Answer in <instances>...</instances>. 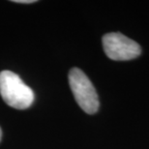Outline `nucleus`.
Wrapping results in <instances>:
<instances>
[{
    "label": "nucleus",
    "instance_id": "f257e3e1",
    "mask_svg": "<svg viewBox=\"0 0 149 149\" xmlns=\"http://www.w3.org/2000/svg\"><path fill=\"white\" fill-rule=\"evenodd\" d=\"M0 94L8 106L17 109H28L34 101L32 89L11 71L0 73Z\"/></svg>",
    "mask_w": 149,
    "mask_h": 149
},
{
    "label": "nucleus",
    "instance_id": "f03ea898",
    "mask_svg": "<svg viewBox=\"0 0 149 149\" xmlns=\"http://www.w3.org/2000/svg\"><path fill=\"white\" fill-rule=\"evenodd\" d=\"M69 84L77 105L88 114H94L100 107L99 98L94 85L88 77L79 68L69 72Z\"/></svg>",
    "mask_w": 149,
    "mask_h": 149
},
{
    "label": "nucleus",
    "instance_id": "7ed1b4c3",
    "mask_svg": "<svg viewBox=\"0 0 149 149\" xmlns=\"http://www.w3.org/2000/svg\"><path fill=\"white\" fill-rule=\"evenodd\" d=\"M103 47L107 56L115 61L132 60L141 53V46L136 41L119 32L104 35Z\"/></svg>",
    "mask_w": 149,
    "mask_h": 149
},
{
    "label": "nucleus",
    "instance_id": "20e7f679",
    "mask_svg": "<svg viewBox=\"0 0 149 149\" xmlns=\"http://www.w3.org/2000/svg\"><path fill=\"white\" fill-rule=\"evenodd\" d=\"M13 2H16V3H27V4H31V3H35L36 0H13Z\"/></svg>",
    "mask_w": 149,
    "mask_h": 149
},
{
    "label": "nucleus",
    "instance_id": "39448f33",
    "mask_svg": "<svg viewBox=\"0 0 149 149\" xmlns=\"http://www.w3.org/2000/svg\"><path fill=\"white\" fill-rule=\"evenodd\" d=\"M1 138H2V131H1V128H0V141H1Z\"/></svg>",
    "mask_w": 149,
    "mask_h": 149
}]
</instances>
